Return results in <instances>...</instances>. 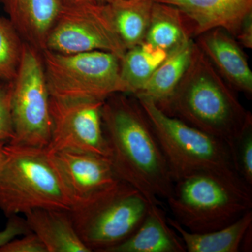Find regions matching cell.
<instances>
[{
	"mask_svg": "<svg viewBox=\"0 0 252 252\" xmlns=\"http://www.w3.org/2000/svg\"><path fill=\"white\" fill-rule=\"evenodd\" d=\"M11 96V82L0 81V141L6 142L14 138Z\"/></svg>",
	"mask_w": 252,
	"mask_h": 252,
	"instance_id": "cb8c5ba5",
	"label": "cell"
},
{
	"mask_svg": "<svg viewBox=\"0 0 252 252\" xmlns=\"http://www.w3.org/2000/svg\"><path fill=\"white\" fill-rule=\"evenodd\" d=\"M167 55L166 51L145 41L127 49L120 60V75L124 94H137Z\"/></svg>",
	"mask_w": 252,
	"mask_h": 252,
	"instance_id": "44dd1931",
	"label": "cell"
},
{
	"mask_svg": "<svg viewBox=\"0 0 252 252\" xmlns=\"http://www.w3.org/2000/svg\"><path fill=\"white\" fill-rule=\"evenodd\" d=\"M170 226L178 233L189 252H238L244 235L252 224V210L224 228L204 233L189 232L174 218L167 217Z\"/></svg>",
	"mask_w": 252,
	"mask_h": 252,
	"instance_id": "ac0fdd59",
	"label": "cell"
},
{
	"mask_svg": "<svg viewBox=\"0 0 252 252\" xmlns=\"http://www.w3.org/2000/svg\"><path fill=\"white\" fill-rule=\"evenodd\" d=\"M41 55L53 98L103 102L113 94H124L120 59L112 53L64 54L44 50Z\"/></svg>",
	"mask_w": 252,
	"mask_h": 252,
	"instance_id": "8992f818",
	"label": "cell"
},
{
	"mask_svg": "<svg viewBox=\"0 0 252 252\" xmlns=\"http://www.w3.org/2000/svg\"><path fill=\"white\" fill-rule=\"evenodd\" d=\"M45 50L64 54L106 51L120 60L127 51L116 31L109 4L98 2L63 5Z\"/></svg>",
	"mask_w": 252,
	"mask_h": 252,
	"instance_id": "9c48e42d",
	"label": "cell"
},
{
	"mask_svg": "<svg viewBox=\"0 0 252 252\" xmlns=\"http://www.w3.org/2000/svg\"><path fill=\"white\" fill-rule=\"evenodd\" d=\"M230 150L237 173L252 188V124L244 129Z\"/></svg>",
	"mask_w": 252,
	"mask_h": 252,
	"instance_id": "603a6c76",
	"label": "cell"
},
{
	"mask_svg": "<svg viewBox=\"0 0 252 252\" xmlns=\"http://www.w3.org/2000/svg\"><path fill=\"white\" fill-rule=\"evenodd\" d=\"M180 235L170 226L158 205H149L140 226L109 252H186Z\"/></svg>",
	"mask_w": 252,
	"mask_h": 252,
	"instance_id": "2e32d148",
	"label": "cell"
},
{
	"mask_svg": "<svg viewBox=\"0 0 252 252\" xmlns=\"http://www.w3.org/2000/svg\"><path fill=\"white\" fill-rule=\"evenodd\" d=\"M64 6L86 4V3L98 2L97 0H59ZM99 3V2H98Z\"/></svg>",
	"mask_w": 252,
	"mask_h": 252,
	"instance_id": "f1b7e54d",
	"label": "cell"
},
{
	"mask_svg": "<svg viewBox=\"0 0 252 252\" xmlns=\"http://www.w3.org/2000/svg\"><path fill=\"white\" fill-rule=\"evenodd\" d=\"M195 39L196 45L228 85L251 98L252 72L235 38L221 28H215Z\"/></svg>",
	"mask_w": 252,
	"mask_h": 252,
	"instance_id": "7c38bea8",
	"label": "cell"
},
{
	"mask_svg": "<svg viewBox=\"0 0 252 252\" xmlns=\"http://www.w3.org/2000/svg\"><path fill=\"white\" fill-rule=\"evenodd\" d=\"M235 39L243 47L252 49V14L245 18Z\"/></svg>",
	"mask_w": 252,
	"mask_h": 252,
	"instance_id": "4316f807",
	"label": "cell"
},
{
	"mask_svg": "<svg viewBox=\"0 0 252 252\" xmlns=\"http://www.w3.org/2000/svg\"><path fill=\"white\" fill-rule=\"evenodd\" d=\"M149 207L138 190L122 181L99 200L71 213L78 235L91 252H109L135 233Z\"/></svg>",
	"mask_w": 252,
	"mask_h": 252,
	"instance_id": "52a82bcc",
	"label": "cell"
},
{
	"mask_svg": "<svg viewBox=\"0 0 252 252\" xmlns=\"http://www.w3.org/2000/svg\"><path fill=\"white\" fill-rule=\"evenodd\" d=\"M0 252H48L37 235L32 232L13 239L0 248Z\"/></svg>",
	"mask_w": 252,
	"mask_h": 252,
	"instance_id": "d4e9b609",
	"label": "cell"
},
{
	"mask_svg": "<svg viewBox=\"0 0 252 252\" xmlns=\"http://www.w3.org/2000/svg\"><path fill=\"white\" fill-rule=\"evenodd\" d=\"M109 161L117 177L133 187L149 205H160L173 192L175 182L152 124L138 100L118 93L102 107Z\"/></svg>",
	"mask_w": 252,
	"mask_h": 252,
	"instance_id": "6da1fadb",
	"label": "cell"
},
{
	"mask_svg": "<svg viewBox=\"0 0 252 252\" xmlns=\"http://www.w3.org/2000/svg\"><path fill=\"white\" fill-rule=\"evenodd\" d=\"M23 39L38 51L46 49L50 31L62 9L59 0H0Z\"/></svg>",
	"mask_w": 252,
	"mask_h": 252,
	"instance_id": "5bb4252c",
	"label": "cell"
},
{
	"mask_svg": "<svg viewBox=\"0 0 252 252\" xmlns=\"http://www.w3.org/2000/svg\"><path fill=\"white\" fill-rule=\"evenodd\" d=\"M172 5L190 20L194 38L221 28L235 38L247 16L252 14V0H152Z\"/></svg>",
	"mask_w": 252,
	"mask_h": 252,
	"instance_id": "4fadbf2b",
	"label": "cell"
},
{
	"mask_svg": "<svg viewBox=\"0 0 252 252\" xmlns=\"http://www.w3.org/2000/svg\"><path fill=\"white\" fill-rule=\"evenodd\" d=\"M193 39L169 53L135 97H144L159 106L169 99L183 77L193 55Z\"/></svg>",
	"mask_w": 252,
	"mask_h": 252,
	"instance_id": "d6986e66",
	"label": "cell"
},
{
	"mask_svg": "<svg viewBox=\"0 0 252 252\" xmlns=\"http://www.w3.org/2000/svg\"><path fill=\"white\" fill-rule=\"evenodd\" d=\"M252 224L246 230L242 240L240 250L244 252H252Z\"/></svg>",
	"mask_w": 252,
	"mask_h": 252,
	"instance_id": "83f0119b",
	"label": "cell"
},
{
	"mask_svg": "<svg viewBox=\"0 0 252 252\" xmlns=\"http://www.w3.org/2000/svg\"><path fill=\"white\" fill-rule=\"evenodd\" d=\"M103 102L50 97L51 132L46 152H83L109 158L102 127Z\"/></svg>",
	"mask_w": 252,
	"mask_h": 252,
	"instance_id": "30bf717a",
	"label": "cell"
},
{
	"mask_svg": "<svg viewBox=\"0 0 252 252\" xmlns=\"http://www.w3.org/2000/svg\"><path fill=\"white\" fill-rule=\"evenodd\" d=\"M25 216L31 232L40 239L48 252H91L78 235L71 211L39 208Z\"/></svg>",
	"mask_w": 252,
	"mask_h": 252,
	"instance_id": "9a60e30c",
	"label": "cell"
},
{
	"mask_svg": "<svg viewBox=\"0 0 252 252\" xmlns=\"http://www.w3.org/2000/svg\"><path fill=\"white\" fill-rule=\"evenodd\" d=\"M8 219L4 229L0 231V248L13 239L31 232L26 219L18 215H13Z\"/></svg>",
	"mask_w": 252,
	"mask_h": 252,
	"instance_id": "484cf974",
	"label": "cell"
},
{
	"mask_svg": "<svg viewBox=\"0 0 252 252\" xmlns=\"http://www.w3.org/2000/svg\"><path fill=\"white\" fill-rule=\"evenodd\" d=\"M50 97L41 53L26 43L19 70L11 81L14 138L9 143L47 147L51 132Z\"/></svg>",
	"mask_w": 252,
	"mask_h": 252,
	"instance_id": "ba28073f",
	"label": "cell"
},
{
	"mask_svg": "<svg viewBox=\"0 0 252 252\" xmlns=\"http://www.w3.org/2000/svg\"><path fill=\"white\" fill-rule=\"evenodd\" d=\"M26 41L9 18L0 17V81L11 82L17 75Z\"/></svg>",
	"mask_w": 252,
	"mask_h": 252,
	"instance_id": "7402d4cb",
	"label": "cell"
},
{
	"mask_svg": "<svg viewBox=\"0 0 252 252\" xmlns=\"http://www.w3.org/2000/svg\"><path fill=\"white\" fill-rule=\"evenodd\" d=\"M166 200L174 219L186 230L195 233L224 228L252 207V195L207 173L177 181L171 196Z\"/></svg>",
	"mask_w": 252,
	"mask_h": 252,
	"instance_id": "5b68a950",
	"label": "cell"
},
{
	"mask_svg": "<svg viewBox=\"0 0 252 252\" xmlns=\"http://www.w3.org/2000/svg\"><path fill=\"white\" fill-rule=\"evenodd\" d=\"M193 39V25L178 8L153 1L145 42L169 54Z\"/></svg>",
	"mask_w": 252,
	"mask_h": 252,
	"instance_id": "e0dca14e",
	"label": "cell"
},
{
	"mask_svg": "<svg viewBox=\"0 0 252 252\" xmlns=\"http://www.w3.org/2000/svg\"><path fill=\"white\" fill-rule=\"evenodd\" d=\"M39 208L72 210L45 149L7 142L0 162V210L9 217Z\"/></svg>",
	"mask_w": 252,
	"mask_h": 252,
	"instance_id": "277c9868",
	"label": "cell"
},
{
	"mask_svg": "<svg viewBox=\"0 0 252 252\" xmlns=\"http://www.w3.org/2000/svg\"><path fill=\"white\" fill-rule=\"evenodd\" d=\"M152 4V0H114L109 4L116 31L126 50L144 42Z\"/></svg>",
	"mask_w": 252,
	"mask_h": 252,
	"instance_id": "ffe728a7",
	"label": "cell"
},
{
	"mask_svg": "<svg viewBox=\"0 0 252 252\" xmlns=\"http://www.w3.org/2000/svg\"><path fill=\"white\" fill-rule=\"evenodd\" d=\"M97 1L99 3V4H110L112 3L114 0H97Z\"/></svg>",
	"mask_w": 252,
	"mask_h": 252,
	"instance_id": "4dcf8cb0",
	"label": "cell"
},
{
	"mask_svg": "<svg viewBox=\"0 0 252 252\" xmlns=\"http://www.w3.org/2000/svg\"><path fill=\"white\" fill-rule=\"evenodd\" d=\"M46 153L70 202L72 210L94 203L122 182L107 158L83 152Z\"/></svg>",
	"mask_w": 252,
	"mask_h": 252,
	"instance_id": "8fae6325",
	"label": "cell"
},
{
	"mask_svg": "<svg viewBox=\"0 0 252 252\" xmlns=\"http://www.w3.org/2000/svg\"><path fill=\"white\" fill-rule=\"evenodd\" d=\"M127 1H129V0H127Z\"/></svg>",
	"mask_w": 252,
	"mask_h": 252,
	"instance_id": "1f68e13d",
	"label": "cell"
},
{
	"mask_svg": "<svg viewBox=\"0 0 252 252\" xmlns=\"http://www.w3.org/2000/svg\"><path fill=\"white\" fill-rule=\"evenodd\" d=\"M135 97L152 124L174 182L196 174H210L252 195V187L235 170L228 144L167 115L151 99Z\"/></svg>",
	"mask_w": 252,
	"mask_h": 252,
	"instance_id": "3957f363",
	"label": "cell"
},
{
	"mask_svg": "<svg viewBox=\"0 0 252 252\" xmlns=\"http://www.w3.org/2000/svg\"><path fill=\"white\" fill-rule=\"evenodd\" d=\"M6 143L7 142H4V141H0V162H1V158H2L4 146L6 145Z\"/></svg>",
	"mask_w": 252,
	"mask_h": 252,
	"instance_id": "f546056e",
	"label": "cell"
},
{
	"mask_svg": "<svg viewBox=\"0 0 252 252\" xmlns=\"http://www.w3.org/2000/svg\"><path fill=\"white\" fill-rule=\"evenodd\" d=\"M158 107L167 115L223 141L229 148L252 124L251 113L195 43L189 67L175 91Z\"/></svg>",
	"mask_w": 252,
	"mask_h": 252,
	"instance_id": "7a4b0ae2",
	"label": "cell"
}]
</instances>
